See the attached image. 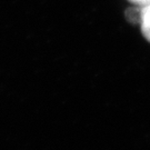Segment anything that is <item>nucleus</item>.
<instances>
[{
  "mask_svg": "<svg viewBox=\"0 0 150 150\" xmlns=\"http://www.w3.org/2000/svg\"><path fill=\"white\" fill-rule=\"evenodd\" d=\"M142 10H144V7H140L137 5H134L132 7L127 8L125 11V17H126L127 21L130 25L140 26L141 20H142Z\"/></svg>",
  "mask_w": 150,
  "mask_h": 150,
  "instance_id": "nucleus-1",
  "label": "nucleus"
},
{
  "mask_svg": "<svg viewBox=\"0 0 150 150\" xmlns=\"http://www.w3.org/2000/svg\"><path fill=\"white\" fill-rule=\"evenodd\" d=\"M128 1L134 5L140 6V7H147L150 5V0H128Z\"/></svg>",
  "mask_w": 150,
  "mask_h": 150,
  "instance_id": "nucleus-3",
  "label": "nucleus"
},
{
  "mask_svg": "<svg viewBox=\"0 0 150 150\" xmlns=\"http://www.w3.org/2000/svg\"><path fill=\"white\" fill-rule=\"evenodd\" d=\"M139 27L144 38L150 43V5L147 6V7H144L142 20H141Z\"/></svg>",
  "mask_w": 150,
  "mask_h": 150,
  "instance_id": "nucleus-2",
  "label": "nucleus"
}]
</instances>
